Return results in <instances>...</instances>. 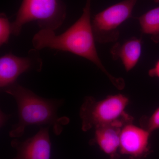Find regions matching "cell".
Returning <instances> with one entry per match:
<instances>
[{
  "label": "cell",
  "mask_w": 159,
  "mask_h": 159,
  "mask_svg": "<svg viewBox=\"0 0 159 159\" xmlns=\"http://www.w3.org/2000/svg\"><path fill=\"white\" fill-rule=\"evenodd\" d=\"M91 1L86 0L82 15L64 33L57 35L54 31L41 29L33 37L32 44L37 50L49 48L68 51L88 60L106 75L117 89L122 90L125 87V80L109 73L97 53L91 20Z\"/></svg>",
  "instance_id": "6da1fadb"
},
{
  "label": "cell",
  "mask_w": 159,
  "mask_h": 159,
  "mask_svg": "<svg viewBox=\"0 0 159 159\" xmlns=\"http://www.w3.org/2000/svg\"><path fill=\"white\" fill-rule=\"evenodd\" d=\"M2 89L12 96L17 105L18 122L9 132L11 138L21 137L27 126L32 125H51L54 134L59 135L70 122L67 117L57 116V110L64 103L62 99L43 98L16 82Z\"/></svg>",
  "instance_id": "7a4b0ae2"
},
{
  "label": "cell",
  "mask_w": 159,
  "mask_h": 159,
  "mask_svg": "<svg viewBox=\"0 0 159 159\" xmlns=\"http://www.w3.org/2000/svg\"><path fill=\"white\" fill-rule=\"evenodd\" d=\"M129 103L128 97L123 94L110 95L101 100L87 96L80 109L82 130L86 132L116 122H133V117L125 111Z\"/></svg>",
  "instance_id": "3957f363"
},
{
  "label": "cell",
  "mask_w": 159,
  "mask_h": 159,
  "mask_svg": "<svg viewBox=\"0 0 159 159\" xmlns=\"http://www.w3.org/2000/svg\"><path fill=\"white\" fill-rule=\"evenodd\" d=\"M66 15L65 5L60 0H23L11 24V34L20 35L23 26L33 21L41 29L54 31L62 25Z\"/></svg>",
  "instance_id": "277c9868"
},
{
  "label": "cell",
  "mask_w": 159,
  "mask_h": 159,
  "mask_svg": "<svg viewBox=\"0 0 159 159\" xmlns=\"http://www.w3.org/2000/svg\"><path fill=\"white\" fill-rule=\"evenodd\" d=\"M137 0H124L110 6L95 16L92 29L96 41L114 42L119 37V27L131 17Z\"/></svg>",
  "instance_id": "5b68a950"
},
{
  "label": "cell",
  "mask_w": 159,
  "mask_h": 159,
  "mask_svg": "<svg viewBox=\"0 0 159 159\" xmlns=\"http://www.w3.org/2000/svg\"><path fill=\"white\" fill-rule=\"evenodd\" d=\"M42 61L36 49L30 50L28 56L18 57L9 53L0 58V87L2 89L16 82L21 74L28 71L39 72Z\"/></svg>",
  "instance_id": "8992f818"
},
{
  "label": "cell",
  "mask_w": 159,
  "mask_h": 159,
  "mask_svg": "<svg viewBox=\"0 0 159 159\" xmlns=\"http://www.w3.org/2000/svg\"><path fill=\"white\" fill-rule=\"evenodd\" d=\"M151 133L133 122L123 126L120 135L119 152L128 159H143L150 153Z\"/></svg>",
  "instance_id": "52a82bcc"
},
{
  "label": "cell",
  "mask_w": 159,
  "mask_h": 159,
  "mask_svg": "<svg viewBox=\"0 0 159 159\" xmlns=\"http://www.w3.org/2000/svg\"><path fill=\"white\" fill-rule=\"evenodd\" d=\"M50 126L41 128L35 135L25 141L13 139L11 145L17 153L13 159H51Z\"/></svg>",
  "instance_id": "ba28073f"
},
{
  "label": "cell",
  "mask_w": 159,
  "mask_h": 159,
  "mask_svg": "<svg viewBox=\"0 0 159 159\" xmlns=\"http://www.w3.org/2000/svg\"><path fill=\"white\" fill-rule=\"evenodd\" d=\"M126 124L116 122L95 129V135L93 139L91 140V144H97L111 159H118L121 130Z\"/></svg>",
  "instance_id": "9c48e42d"
},
{
  "label": "cell",
  "mask_w": 159,
  "mask_h": 159,
  "mask_svg": "<svg viewBox=\"0 0 159 159\" xmlns=\"http://www.w3.org/2000/svg\"><path fill=\"white\" fill-rule=\"evenodd\" d=\"M110 52L112 59L121 60L125 70L129 72L135 67L141 57L142 40L132 37L122 43H116L111 49Z\"/></svg>",
  "instance_id": "30bf717a"
},
{
  "label": "cell",
  "mask_w": 159,
  "mask_h": 159,
  "mask_svg": "<svg viewBox=\"0 0 159 159\" xmlns=\"http://www.w3.org/2000/svg\"><path fill=\"white\" fill-rule=\"evenodd\" d=\"M138 19L142 33L150 35L154 42L159 43V6Z\"/></svg>",
  "instance_id": "8fae6325"
},
{
  "label": "cell",
  "mask_w": 159,
  "mask_h": 159,
  "mask_svg": "<svg viewBox=\"0 0 159 159\" xmlns=\"http://www.w3.org/2000/svg\"><path fill=\"white\" fill-rule=\"evenodd\" d=\"M140 125L142 128L150 132L159 129V107L150 116H143L140 120Z\"/></svg>",
  "instance_id": "7c38bea8"
},
{
  "label": "cell",
  "mask_w": 159,
  "mask_h": 159,
  "mask_svg": "<svg viewBox=\"0 0 159 159\" xmlns=\"http://www.w3.org/2000/svg\"><path fill=\"white\" fill-rule=\"evenodd\" d=\"M11 34V24L8 18L4 13L0 16V45L2 46L9 41V36Z\"/></svg>",
  "instance_id": "4fadbf2b"
},
{
  "label": "cell",
  "mask_w": 159,
  "mask_h": 159,
  "mask_svg": "<svg viewBox=\"0 0 159 159\" xmlns=\"http://www.w3.org/2000/svg\"><path fill=\"white\" fill-rule=\"evenodd\" d=\"M148 74L150 77L159 78V59L157 61L153 67L148 71Z\"/></svg>",
  "instance_id": "5bb4252c"
},
{
  "label": "cell",
  "mask_w": 159,
  "mask_h": 159,
  "mask_svg": "<svg viewBox=\"0 0 159 159\" xmlns=\"http://www.w3.org/2000/svg\"><path fill=\"white\" fill-rule=\"evenodd\" d=\"M9 119V116H6L3 112H1V126H2L6 123V121Z\"/></svg>",
  "instance_id": "9a60e30c"
},
{
  "label": "cell",
  "mask_w": 159,
  "mask_h": 159,
  "mask_svg": "<svg viewBox=\"0 0 159 159\" xmlns=\"http://www.w3.org/2000/svg\"><path fill=\"white\" fill-rule=\"evenodd\" d=\"M156 2L159 3V0H154Z\"/></svg>",
  "instance_id": "2e32d148"
}]
</instances>
